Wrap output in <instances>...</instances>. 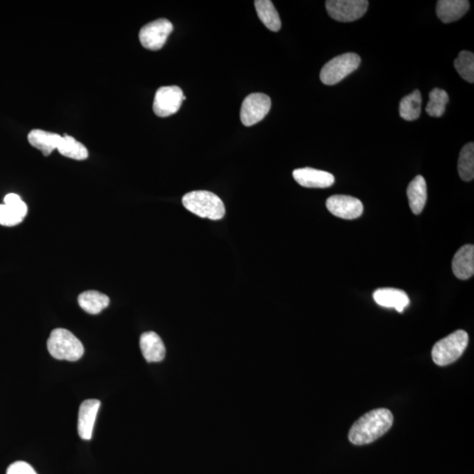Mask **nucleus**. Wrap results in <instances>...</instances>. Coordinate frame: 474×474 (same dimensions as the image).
Wrapping results in <instances>:
<instances>
[{
    "label": "nucleus",
    "instance_id": "39448f33",
    "mask_svg": "<svg viewBox=\"0 0 474 474\" xmlns=\"http://www.w3.org/2000/svg\"><path fill=\"white\" fill-rule=\"evenodd\" d=\"M360 56L355 53L336 56L322 67L320 79L327 86H334L345 79L360 67Z\"/></svg>",
    "mask_w": 474,
    "mask_h": 474
},
{
    "label": "nucleus",
    "instance_id": "aec40b11",
    "mask_svg": "<svg viewBox=\"0 0 474 474\" xmlns=\"http://www.w3.org/2000/svg\"><path fill=\"white\" fill-rule=\"evenodd\" d=\"M255 7L260 20L272 32L279 31L281 20L279 13L270 0H256Z\"/></svg>",
    "mask_w": 474,
    "mask_h": 474
},
{
    "label": "nucleus",
    "instance_id": "9b49d317",
    "mask_svg": "<svg viewBox=\"0 0 474 474\" xmlns=\"http://www.w3.org/2000/svg\"><path fill=\"white\" fill-rule=\"evenodd\" d=\"M293 176L298 185L307 188H328L335 183V177L329 172L309 167L296 169Z\"/></svg>",
    "mask_w": 474,
    "mask_h": 474
},
{
    "label": "nucleus",
    "instance_id": "5701e85b",
    "mask_svg": "<svg viewBox=\"0 0 474 474\" xmlns=\"http://www.w3.org/2000/svg\"><path fill=\"white\" fill-rule=\"evenodd\" d=\"M460 178L466 182L472 181L474 178V144L467 143L460 151L458 163Z\"/></svg>",
    "mask_w": 474,
    "mask_h": 474
},
{
    "label": "nucleus",
    "instance_id": "a878e982",
    "mask_svg": "<svg viewBox=\"0 0 474 474\" xmlns=\"http://www.w3.org/2000/svg\"><path fill=\"white\" fill-rule=\"evenodd\" d=\"M23 220L15 211L6 206V204L0 205V225L6 227L16 226Z\"/></svg>",
    "mask_w": 474,
    "mask_h": 474
},
{
    "label": "nucleus",
    "instance_id": "dca6fc26",
    "mask_svg": "<svg viewBox=\"0 0 474 474\" xmlns=\"http://www.w3.org/2000/svg\"><path fill=\"white\" fill-rule=\"evenodd\" d=\"M467 0H439L437 4V14L442 23L454 22L462 18L469 10Z\"/></svg>",
    "mask_w": 474,
    "mask_h": 474
},
{
    "label": "nucleus",
    "instance_id": "4be33fe9",
    "mask_svg": "<svg viewBox=\"0 0 474 474\" xmlns=\"http://www.w3.org/2000/svg\"><path fill=\"white\" fill-rule=\"evenodd\" d=\"M421 112V94L419 90L404 97L400 103V115L406 121H414L420 117Z\"/></svg>",
    "mask_w": 474,
    "mask_h": 474
},
{
    "label": "nucleus",
    "instance_id": "f03ea898",
    "mask_svg": "<svg viewBox=\"0 0 474 474\" xmlns=\"http://www.w3.org/2000/svg\"><path fill=\"white\" fill-rule=\"evenodd\" d=\"M186 209L202 218L217 220L223 219L226 213L223 200L214 193L195 191L186 193L182 199Z\"/></svg>",
    "mask_w": 474,
    "mask_h": 474
},
{
    "label": "nucleus",
    "instance_id": "0eeeda50",
    "mask_svg": "<svg viewBox=\"0 0 474 474\" xmlns=\"http://www.w3.org/2000/svg\"><path fill=\"white\" fill-rule=\"evenodd\" d=\"M173 25L166 19H159L147 23L140 30L139 39L143 47L150 51H159L164 47Z\"/></svg>",
    "mask_w": 474,
    "mask_h": 474
},
{
    "label": "nucleus",
    "instance_id": "cd10ccee",
    "mask_svg": "<svg viewBox=\"0 0 474 474\" xmlns=\"http://www.w3.org/2000/svg\"><path fill=\"white\" fill-rule=\"evenodd\" d=\"M6 474H37L29 463L24 461L14 462L7 468Z\"/></svg>",
    "mask_w": 474,
    "mask_h": 474
},
{
    "label": "nucleus",
    "instance_id": "f257e3e1",
    "mask_svg": "<svg viewBox=\"0 0 474 474\" xmlns=\"http://www.w3.org/2000/svg\"><path fill=\"white\" fill-rule=\"evenodd\" d=\"M393 423L391 411L377 409L369 411L355 421L349 432V440L355 445H364L384 435Z\"/></svg>",
    "mask_w": 474,
    "mask_h": 474
},
{
    "label": "nucleus",
    "instance_id": "7ed1b4c3",
    "mask_svg": "<svg viewBox=\"0 0 474 474\" xmlns=\"http://www.w3.org/2000/svg\"><path fill=\"white\" fill-rule=\"evenodd\" d=\"M47 346L48 353L58 360L77 361L84 353L81 341L65 329L53 330L48 337Z\"/></svg>",
    "mask_w": 474,
    "mask_h": 474
},
{
    "label": "nucleus",
    "instance_id": "6e6552de",
    "mask_svg": "<svg viewBox=\"0 0 474 474\" xmlns=\"http://www.w3.org/2000/svg\"><path fill=\"white\" fill-rule=\"evenodd\" d=\"M272 100L269 96L263 93H251L248 95L242 102L240 117L242 124L251 126L265 119L268 114Z\"/></svg>",
    "mask_w": 474,
    "mask_h": 474
},
{
    "label": "nucleus",
    "instance_id": "b1692460",
    "mask_svg": "<svg viewBox=\"0 0 474 474\" xmlns=\"http://www.w3.org/2000/svg\"><path fill=\"white\" fill-rule=\"evenodd\" d=\"M449 96L445 90L435 88L430 93V100L426 105V112L431 117H441L445 114Z\"/></svg>",
    "mask_w": 474,
    "mask_h": 474
},
{
    "label": "nucleus",
    "instance_id": "6ab92c4d",
    "mask_svg": "<svg viewBox=\"0 0 474 474\" xmlns=\"http://www.w3.org/2000/svg\"><path fill=\"white\" fill-rule=\"evenodd\" d=\"M79 304L88 314L98 315L108 307L110 298L98 291H86L79 294Z\"/></svg>",
    "mask_w": 474,
    "mask_h": 474
},
{
    "label": "nucleus",
    "instance_id": "f8f14e48",
    "mask_svg": "<svg viewBox=\"0 0 474 474\" xmlns=\"http://www.w3.org/2000/svg\"><path fill=\"white\" fill-rule=\"evenodd\" d=\"M101 402L96 399L86 400L81 404L79 412L77 430L83 440H91L95 420Z\"/></svg>",
    "mask_w": 474,
    "mask_h": 474
},
{
    "label": "nucleus",
    "instance_id": "9d476101",
    "mask_svg": "<svg viewBox=\"0 0 474 474\" xmlns=\"http://www.w3.org/2000/svg\"><path fill=\"white\" fill-rule=\"evenodd\" d=\"M330 213L344 220H354L364 212L363 203L360 199L349 195H333L326 202Z\"/></svg>",
    "mask_w": 474,
    "mask_h": 474
},
{
    "label": "nucleus",
    "instance_id": "f3484780",
    "mask_svg": "<svg viewBox=\"0 0 474 474\" xmlns=\"http://www.w3.org/2000/svg\"><path fill=\"white\" fill-rule=\"evenodd\" d=\"M407 195L413 213L418 216L423 212L428 198L427 184L423 176L418 175L410 182L407 186Z\"/></svg>",
    "mask_w": 474,
    "mask_h": 474
},
{
    "label": "nucleus",
    "instance_id": "a211bd4d",
    "mask_svg": "<svg viewBox=\"0 0 474 474\" xmlns=\"http://www.w3.org/2000/svg\"><path fill=\"white\" fill-rule=\"evenodd\" d=\"M27 139L32 146L41 150L45 157H48L53 151L58 150L62 136L41 129H34L28 133Z\"/></svg>",
    "mask_w": 474,
    "mask_h": 474
},
{
    "label": "nucleus",
    "instance_id": "2eb2a0df",
    "mask_svg": "<svg viewBox=\"0 0 474 474\" xmlns=\"http://www.w3.org/2000/svg\"><path fill=\"white\" fill-rule=\"evenodd\" d=\"M376 303L381 307L395 308L402 312L409 304V298L405 291L396 288H381L374 293Z\"/></svg>",
    "mask_w": 474,
    "mask_h": 474
},
{
    "label": "nucleus",
    "instance_id": "393cba45",
    "mask_svg": "<svg viewBox=\"0 0 474 474\" xmlns=\"http://www.w3.org/2000/svg\"><path fill=\"white\" fill-rule=\"evenodd\" d=\"M454 67L460 77L467 82H474V55L470 51H461L455 59Z\"/></svg>",
    "mask_w": 474,
    "mask_h": 474
},
{
    "label": "nucleus",
    "instance_id": "4468645a",
    "mask_svg": "<svg viewBox=\"0 0 474 474\" xmlns=\"http://www.w3.org/2000/svg\"><path fill=\"white\" fill-rule=\"evenodd\" d=\"M140 348L144 358L149 363L164 360L166 353L163 340L153 331L145 332L140 336Z\"/></svg>",
    "mask_w": 474,
    "mask_h": 474
},
{
    "label": "nucleus",
    "instance_id": "412c9836",
    "mask_svg": "<svg viewBox=\"0 0 474 474\" xmlns=\"http://www.w3.org/2000/svg\"><path fill=\"white\" fill-rule=\"evenodd\" d=\"M58 150L62 156L77 161L86 160L89 156L86 147L68 135L62 136Z\"/></svg>",
    "mask_w": 474,
    "mask_h": 474
},
{
    "label": "nucleus",
    "instance_id": "423d86ee",
    "mask_svg": "<svg viewBox=\"0 0 474 474\" xmlns=\"http://www.w3.org/2000/svg\"><path fill=\"white\" fill-rule=\"evenodd\" d=\"M367 0H328L326 9L333 20L350 22L360 19L368 9Z\"/></svg>",
    "mask_w": 474,
    "mask_h": 474
},
{
    "label": "nucleus",
    "instance_id": "20e7f679",
    "mask_svg": "<svg viewBox=\"0 0 474 474\" xmlns=\"http://www.w3.org/2000/svg\"><path fill=\"white\" fill-rule=\"evenodd\" d=\"M469 336L465 330L459 329L435 343L432 360L439 367L454 363L462 356L468 345Z\"/></svg>",
    "mask_w": 474,
    "mask_h": 474
},
{
    "label": "nucleus",
    "instance_id": "1a4fd4ad",
    "mask_svg": "<svg viewBox=\"0 0 474 474\" xmlns=\"http://www.w3.org/2000/svg\"><path fill=\"white\" fill-rule=\"evenodd\" d=\"M184 93L178 86H163L157 91L153 102V111L158 117H169L181 107Z\"/></svg>",
    "mask_w": 474,
    "mask_h": 474
},
{
    "label": "nucleus",
    "instance_id": "bb28decb",
    "mask_svg": "<svg viewBox=\"0 0 474 474\" xmlns=\"http://www.w3.org/2000/svg\"><path fill=\"white\" fill-rule=\"evenodd\" d=\"M4 204H6V206H10L11 209L15 211L23 219L26 217L27 213V204L16 193H9V195H7L5 199H4Z\"/></svg>",
    "mask_w": 474,
    "mask_h": 474
},
{
    "label": "nucleus",
    "instance_id": "ddd939ff",
    "mask_svg": "<svg viewBox=\"0 0 474 474\" xmlns=\"http://www.w3.org/2000/svg\"><path fill=\"white\" fill-rule=\"evenodd\" d=\"M452 272L459 279L466 280L474 274V246L463 245L452 259Z\"/></svg>",
    "mask_w": 474,
    "mask_h": 474
}]
</instances>
